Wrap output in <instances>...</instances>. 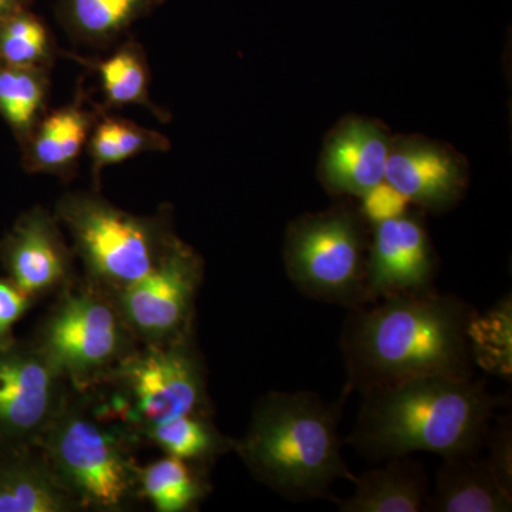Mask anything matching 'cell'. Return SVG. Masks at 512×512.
<instances>
[{"label": "cell", "instance_id": "1", "mask_svg": "<svg viewBox=\"0 0 512 512\" xmlns=\"http://www.w3.org/2000/svg\"><path fill=\"white\" fill-rule=\"evenodd\" d=\"M342 336L348 392L429 376L473 377L477 312L453 295L392 296L350 309Z\"/></svg>", "mask_w": 512, "mask_h": 512}, {"label": "cell", "instance_id": "2", "mask_svg": "<svg viewBox=\"0 0 512 512\" xmlns=\"http://www.w3.org/2000/svg\"><path fill=\"white\" fill-rule=\"evenodd\" d=\"M346 443L377 463L413 453L474 454L501 400L485 380L429 376L367 390Z\"/></svg>", "mask_w": 512, "mask_h": 512}, {"label": "cell", "instance_id": "3", "mask_svg": "<svg viewBox=\"0 0 512 512\" xmlns=\"http://www.w3.org/2000/svg\"><path fill=\"white\" fill-rule=\"evenodd\" d=\"M339 420L340 403L316 393L271 392L256 403L232 451L256 481L288 500H333L336 480H356L343 458Z\"/></svg>", "mask_w": 512, "mask_h": 512}, {"label": "cell", "instance_id": "4", "mask_svg": "<svg viewBox=\"0 0 512 512\" xmlns=\"http://www.w3.org/2000/svg\"><path fill=\"white\" fill-rule=\"evenodd\" d=\"M140 437L101 412L86 390L72 387L39 441L47 460L83 511L123 512L141 500Z\"/></svg>", "mask_w": 512, "mask_h": 512}, {"label": "cell", "instance_id": "5", "mask_svg": "<svg viewBox=\"0 0 512 512\" xmlns=\"http://www.w3.org/2000/svg\"><path fill=\"white\" fill-rule=\"evenodd\" d=\"M92 387L101 412L140 437L141 431L185 414H211L207 367L194 332L164 345L140 346ZM141 440V439H140Z\"/></svg>", "mask_w": 512, "mask_h": 512}, {"label": "cell", "instance_id": "6", "mask_svg": "<svg viewBox=\"0 0 512 512\" xmlns=\"http://www.w3.org/2000/svg\"><path fill=\"white\" fill-rule=\"evenodd\" d=\"M57 221L69 231L84 275L111 292L146 276L177 237L170 212L130 214L92 192H69L56 202Z\"/></svg>", "mask_w": 512, "mask_h": 512}, {"label": "cell", "instance_id": "7", "mask_svg": "<svg viewBox=\"0 0 512 512\" xmlns=\"http://www.w3.org/2000/svg\"><path fill=\"white\" fill-rule=\"evenodd\" d=\"M32 339L77 390L100 382L141 346L114 292L86 275L56 293Z\"/></svg>", "mask_w": 512, "mask_h": 512}, {"label": "cell", "instance_id": "8", "mask_svg": "<svg viewBox=\"0 0 512 512\" xmlns=\"http://www.w3.org/2000/svg\"><path fill=\"white\" fill-rule=\"evenodd\" d=\"M366 222L336 207L305 215L286 232L285 268L299 292L349 309L365 305Z\"/></svg>", "mask_w": 512, "mask_h": 512}, {"label": "cell", "instance_id": "9", "mask_svg": "<svg viewBox=\"0 0 512 512\" xmlns=\"http://www.w3.org/2000/svg\"><path fill=\"white\" fill-rule=\"evenodd\" d=\"M202 278L201 256L175 237L146 276L114 292L141 346L164 345L194 332L195 303Z\"/></svg>", "mask_w": 512, "mask_h": 512}, {"label": "cell", "instance_id": "10", "mask_svg": "<svg viewBox=\"0 0 512 512\" xmlns=\"http://www.w3.org/2000/svg\"><path fill=\"white\" fill-rule=\"evenodd\" d=\"M70 389L32 338L0 346V451L39 444Z\"/></svg>", "mask_w": 512, "mask_h": 512}, {"label": "cell", "instance_id": "11", "mask_svg": "<svg viewBox=\"0 0 512 512\" xmlns=\"http://www.w3.org/2000/svg\"><path fill=\"white\" fill-rule=\"evenodd\" d=\"M74 252L53 212H23L0 241V264L10 281L35 301L62 291L76 278Z\"/></svg>", "mask_w": 512, "mask_h": 512}, {"label": "cell", "instance_id": "12", "mask_svg": "<svg viewBox=\"0 0 512 512\" xmlns=\"http://www.w3.org/2000/svg\"><path fill=\"white\" fill-rule=\"evenodd\" d=\"M436 255L419 215L407 214L373 227L367 248L365 305L431 291Z\"/></svg>", "mask_w": 512, "mask_h": 512}, {"label": "cell", "instance_id": "13", "mask_svg": "<svg viewBox=\"0 0 512 512\" xmlns=\"http://www.w3.org/2000/svg\"><path fill=\"white\" fill-rule=\"evenodd\" d=\"M384 181L410 204L439 212L460 200L467 173L450 148L426 138L399 137L392 140Z\"/></svg>", "mask_w": 512, "mask_h": 512}, {"label": "cell", "instance_id": "14", "mask_svg": "<svg viewBox=\"0 0 512 512\" xmlns=\"http://www.w3.org/2000/svg\"><path fill=\"white\" fill-rule=\"evenodd\" d=\"M393 138L372 120L346 119L330 134L320 177L333 194L362 197L384 181Z\"/></svg>", "mask_w": 512, "mask_h": 512}, {"label": "cell", "instance_id": "15", "mask_svg": "<svg viewBox=\"0 0 512 512\" xmlns=\"http://www.w3.org/2000/svg\"><path fill=\"white\" fill-rule=\"evenodd\" d=\"M101 114L103 110L89 106L84 92L77 94L73 103L46 111L22 146L25 170L30 174L73 175Z\"/></svg>", "mask_w": 512, "mask_h": 512}, {"label": "cell", "instance_id": "16", "mask_svg": "<svg viewBox=\"0 0 512 512\" xmlns=\"http://www.w3.org/2000/svg\"><path fill=\"white\" fill-rule=\"evenodd\" d=\"M39 444L0 451V512H82Z\"/></svg>", "mask_w": 512, "mask_h": 512}, {"label": "cell", "instance_id": "17", "mask_svg": "<svg viewBox=\"0 0 512 512\" xmlns=\"http://www.w3.org/2000/svg\"><path fill=\"white\" fill-rule=\"evenodd\" d=\"M512 510V487L495 473L487 458L474 454L444 458L430 494L427 511L507 512Z\"/></svg>", "mask_w": 512, "mask_h": 512}, {"label": "cell", "instance_id": "18", "mask_svg": "<svg viewBox=\"0 0 512 512\" xmlns=\"http://www.w3.org/2000/svg\"><path fill=\"white\" fill-rule=\"evenodd\" d=\"M352 497L333 498L342 512H420L429 504L424 467L410 456L390 458L355 480Z\"/></svg>", "mask_w": 512, "mask_h": 512}, {"label": "cell", "instance_id": "19", "mask_svg": "<svg viewBox=\"0 0 512 512\" xmlns=\"http://www.w3.org/2000/svg\"><path fill=\"white\" fill-rule=\"evenodd\" d=\"M165 0H56V15L64 30L83 45L104 47L117 42L138 20Z\"/></svg>", "mask_w": 512, "mask_h": 512}, {"label": "cell", "instance_id": "20", "mask_svg": "<svg viewBox=\"0 0 512 512\" xmlns=\"http://www.w3.org/2000/svg\"><path fill=\"white\" fill-rule=\"evenodd\" d=\"M67 56L79 60L97 73L107 106L123 107L136 104L146 107L158 120H168V114L150 99V67L143 46L136 40H126L110 56L100 60Z\"/></svg>", "mask_w": 512, "mask_h": 512}, {"label": "cell", "instance_id": "21", "mask_svg": "<svg viewBox=\"0 0 512 512\" xmlns=\"http://www.w3.org/2000/svg\"><path fill=\"white\" fill-rule=\"evenodd\" d=\"M141 498H146L157 512L195 510L210 493L207 464L165 456L156 463L140 467Z\"/></svg>", "mask_w": 512, "mask_h": 512}, {"label": "cell", "instance_id": "22", "mask_svg": "<svg viewBox=\"0 0 512 512\" xmlns=\"http://www.w3.org/2000/svg\"><path fill=\"white\" fill-rule=\"evenodd\" d=\"M141 441L153 444L167 456L208 464L232 451L234 439L224 436L211 421V414H185L154 424L140 433Z\"/></svg>", "mask_w": 512, "mask_h": 512}, {"label": "cell", "instance_id": "23", "mask_svg": "<svg viewBox=\"0 0 512 512\" xmlns=\"http://www.w3.org/2000/svg\"><path fill=\"white\" fill-rule=\"evenodd\" d=\"M170 147L168 137L156 130L134 121L101 114L87 143L96 190L99 191L100 174L104 168L143 153H165Z\"/></svg>", "mask_w": 512, "mask_h": 512}, {"label": "cell", "instance_id": "24", "mask_svg": "<svg viewBox=\"0 0 512 512\" xmlns=\"http://www.w3.org/2000/svg\"><path fill=\"white\" fill-rule=\"evenodd\" d=\"M49 69L0 64V117L8 123L20 146L28 141L46 113Z\"/></svg>", "mask_w": 512, "mask_h": 512}, {"label": "cell", "instance_id": "25", "mask_svg": "<svg viewBox=\"0 0 512 512\" xmlns=\"http://www.w3.org/2000/svg\"><path fill=\"white\" fill-rule=\"evenodd\" d=\"M55 57L52 33L32 10H20L0 20V64L50 70Z\"/></svg>", "mask_w": 512, "mask_h": 512}, {"label": "cell", "instance_id": "26", "mask_svg": "<svg viewBox=\"0 0 512 512\" xmlns=\"http://www.w3.org/2000/svg\"><path fill=\"white\" fill-rule=\"evenodd\" d=\"M471 349L474 360L481 366L488 367L493 372H498L497 357L505 369L511 370V302L504 301L488 313L485 318H480L478 313L470 326Z\"/></svg>", "mask_w": 512, "mask_h": 512}, {"label": "cell", "instance_id": "27", "mask_svg": "<svg viewBox=\"0 0 512 512\" xmlns=\"http://www.w3.org/2000/svg\"><path fill=\"white\" fill-rule=\"evenodd\" d=\"M359 198L362 200L359 207L360 215L373 227L380 222L402 217L409 212L410 201L387 181H382L370 188Z\"/></svg>", "mask_w": 512, "mask_h": 512}, {"label": "cell", "instance_id": "28", "mask_svg": "<svg viewBox=\"0 0 512 512\" xmlns=\"http://www.w3.org/2000/svg\"><path fill=\"white\" fill-rule=\"evenodd\" d=\"M36 301L23 292L8 276L0 278V346L15 342L13 328Z\"/></svg>", "mask_w": 512, "mask_h": 512}, {"label": "cell", "instance_id": "29", "mask_svg": "<svg viewBox=\"0 0 512 512\" xmlns=\"http://www.w3.org/2000/svg\"><path fill=\"white\" fill-rule=\"evenodd\" d=\"M497 427L494 433L490 430L485 437L490 443V456L487 460L504 483L512 487L511 426L503 420Z\"/></svg>", "mask_w": 512, "mask_h": 512}, {"label": "cell", "instance_id": "30", "mask_svg": "<svg viewBox=\"0 0 512 512\" xmlns=\"http://www.w3.org/2000/svg\"><path fill=\"white\" fill-rule=\"evenodd\" d=\"M32 3L33 0H0V20L15 15L20 10L30 9Z\"/></svg>", "mask_w": 512, "mask_h": 512}]
</instances>
